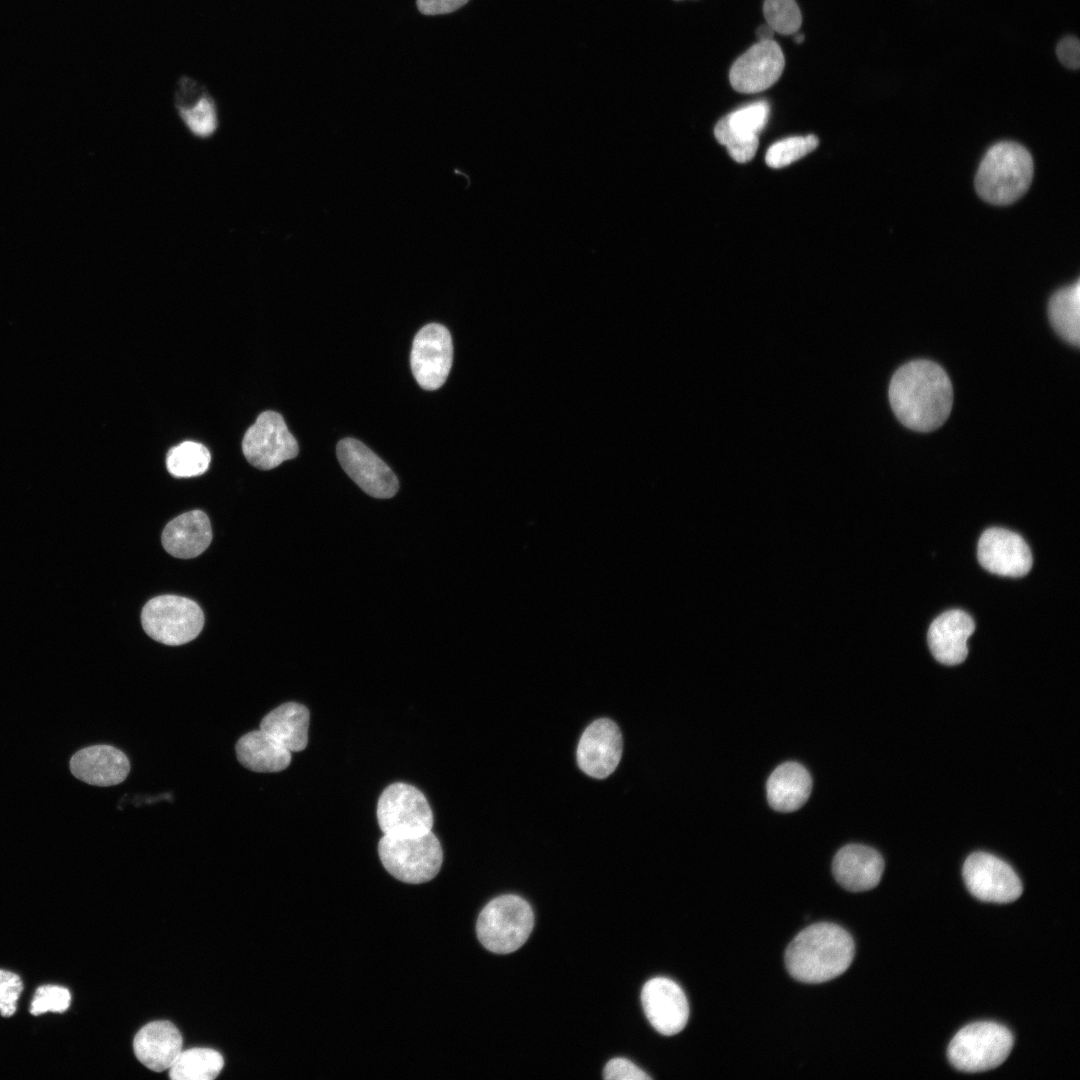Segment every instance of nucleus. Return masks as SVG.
<instances>
[{
  "label": "nucleus",
  "instance_id": "nucleus-18",
  "mask_svg": "<svg viewBox=\"0 0 1080 1080\" xmlns=\"http://www.w3.org/2000/svg\"><path fill=\"white\" fill-rule=\"evenodd\" d=\"M69 767L77 779L101 787L120 784L130 771L128 757L105 744L80 749L71 757Z\"/></svg>",
  "mask_w": 1080,
  "mask_h": 1080
},
{
  "label": "nucleus",
  "instance_id": "nucleus-32",
  "mask_svg": "<svg viewBox=\"0 0 1080 1080\" xmlns=\"http://www.w3.org/2000/svg\"><path fill=\"white\" fill-rule=\"evenodd\" d=\"M71 1003L70 991L62 986L43 985L37 988L31 1002L30 1013L34 1016L46 1012H65Z\"/></svg>",
  "mask_w": 1080,
  "mask_h": 1080
},
{
  "label": "nucleus",
  "instance_id": "nucleus-8",
  "mask_svg": "<svg viewBox=\"0 0 1080 1080\" xmlns=\"http://www.w3.org/2000/svg\"><path fill=\"white\" fill-rule=\"evenodd\" d=\"M376 813L384 835L417 836L432 831L433 813L426 797L407 783L387 786L378 799Z\"/></svg>",
  "mask_w": 1080,
  "mask_h": 1080
},
{
  "label": "nucleus",
  "instance_id": "nucleus-33",
  "mask_svg": "<svg viewBox=\"0 0 1080 1080\" xmlns=\"http://www.w3.org/2000/svg\"><path fill=\"white\" fill-rule=\"evenodd\" d=\"M22 990L23 983L17 974L0 969V1013L3 1017L16 1012Z\"/></svg>",
  "mask_w": 1080,
  "mask_h": 1080
},
{
  "label": "nucleus",
  "instance_id": "nucleus-25",
  "mask_svg": "<svg viewBox=\"0 0 1080 1080\" xmlns=\"http://www.w3.org/2000/svg\"><path fill=\"white\" fill-rule=\"evenodd\" d=\"M310 713L296 702L283 703L264 716L260 729L284 745L290 752H299L308 744Z\"/></svg>",
  "mask_w": 1080,
  "mask_h": 1080
},
{
  "label": "nucleus",
  "instance_id": "nucleus-31",
  "mask_svg": "<svg viewBox=\"0 0 1080 1080\" xmlns=\"http://www.w3.org/2000/svg\"><path fill=\"white\" fill-rule=\"evenodd\" d=\"M763 14L766 24L779 34L792 35L801 27L802 15L795 0H765Z\"/></svg>",
  "mask_w": 1080,
  "mask_h": 1080
},
{
  "label": "nucleus",
  "instance_id": "nucleus-15",
  "mask_svg": "<svg viewBox=\"0 0 1080 1080\" xmlns=\"http://www.w3.org/2000/svg\"><path fill=\"white\" fill-rule=\"evenodd\" d=\"M977 557L983 568L1001 576H1024L1033 564L1025 540L1019 534L999 527L983 532L978 541Z\"/></svg>",
  "mask_w": 1080,
  "mask_h": 1080
},
{
  "label": "nucleus",
  "instance_id": "nucleus-14",
  "mask_svg": "<svg viewBox=\"0 0 1080 1080\" xmlns=\"http://www.w3.org/2000/svg\"><path fill=\"white\" fill-rule=\"evenodd\" d=\"M785 66L783 52L774 40L759 41L742 54L730 68L729 80L740 93H758L780 78Z\"/></svg>",
  "mask_w": 1080,
  "mask_h": 1080
},
{
  "label": "nucleus",
  "instance_id": "nucleus-9",
  "mask_svg": "<svg viewBox=\"0 0 1080 1080\" xmlns=\"http://www.w3.org/2000/svg\"><path fill=\"white\" fill-rule=\"evenodd\" d=\"M242 450L247 461L261 470H270L297 456L299 447L283 417L275 411L261 413L246 431Z\"/></svg>",
  "mask_w": 1080,
  "mask_h": 1080
},
{
  "label": "nucleus",
  "instance_id": "nucleus-1",
  "mask_svg": "<svg viewBox=\"0 0 1080 1080\" xmlns=\"http://www.w3.org/2000/svg\"><path fill=\"white\" fill-rule=\"evenodd\" d=\"M889 400L898 420L907 428L929 432L948 418L953 389L944 369L930 360H914L892 376Z\"/></svg>",
  "mask_w": 1080,
  "mask_h": 1080
},
{
  "label": "nucleus",
  "instance_id": "nucleus-5",
  "mask_svg": "<svg viewBox=\"0 0 1080 1080\" xmlns=\"http://www.w3.org/2000/svg\"><path fill=\"white\" fill-rule=\"evenodd\" d=\"M378 854L393 877L409 884L432 880L443 861L441 844L432 831L417 836L383 835Z\"/></svg>",
  "mask_w": 1080,
  "mask_h": 1080
},
{
  "label": "nucleus",
  "instance_id": "nucleus-38",
  "mask_svg": "<svg viewBox=\"0 0 1080 1080\" xmlns=\"http://www.w3.org/2000/svg\"><path fill=\"white\" fill-rule=\"evenodd\" d=\"M794 40H795L796 43H802L803 40H804V35L800 34V33H797Z\"/></svg>",
  "mask_w": 1080,
  "mask_h": 1080
},
{
  "label": "nucleus",
  "instance_id": "nucleus-29",
  "mask_svg": "<svg viewBox=\"0 0 1080 1080\" xmlns=\"http://www.w3.org/2000/svg\"><path fill=\"white\" fill-rule=\"evenodd\" d=\"M210 453L201 443L185 441L167 453L166 466L175 477L187 478L203 474L209 467Z\"/></svg>",
  "mask_w": 1080,
  "mask_h": 1080
},
{
  "label": "nucleus",
  "instance_id": "nucleus-13",
  "mask_svg": "<svg viewBox=\"0 0 1080 1080\" xmlns=\"http://www.w3.org/2000/svg\"><path fill=\"white\" fill-rule=\"evenodd\" d=\"M769 112L765 101L741 107L718 121L714 128L715 138L736 162H748L755 156L758 134L765 127Z\"/></svg>",
  "mask_w": 1080,
  "mask_h": 1080
},
{
  "label": "nucleus",
  "instance_id": "nucleus-34",
  "mask_svg": "<svg viewBox=\"0 0 1080 1080\" xmlns=\"http://www.w3.org/2000/svg\"><path fill=\"white\" fill-rule=\"evenodd\" d=\"M603 1077L608 1080H649L651 1079L643 1070L624 1058L610 1060L603 1071Z\"/></svg>",
  "mask_w": 1080,
  "mask_h": 1080
},
{
  "label": "nucleus",
  "instance_id": "nucleus-4",
  "mask_svg": "<svg viewBox=\"0 0 1080 1080\" xmlns=\"http://www.w3.org/2000/svg\"><path fill=\"white\" fill-rule=\"evenodd\" d=\"M534 926L531 906L517 895H502L491 900L480 912L476 931L481 944L489 951L507 954L519 949Z\"/></svg>",
  "mask_w": 1080,
  "mask_h": 1080
},
{
  "label": "nucleus",
  "instance_id": "nucleus-19",
  "mask_svg": "<svg viewBox=\"0 0 1080 1080\" xmlns=\"http://www.w3.org/2000/svg\"><path fill=\"white\" fill-rule=\"evenodd\" d=\"M975 622L965 611L948 610L933 620L928 630V645L934 658L945 665L962 663L968 655L967 640Z\"/></svg>",
  "mask_w": 1080,
  "mask_h": 1080
},
{
  "label": "nucleus",
  "instance_id": "nucleus-17",
  "mask_svg": "<svg viewBox=\"0 0 1080 1080\" xmlns=\"http://www.w3.org/2000/svg\"><path fill=\"white\" fill-rule=\"evenodd\" d=\"M622 746L618 726L609 719H598L586 728L580 738L577 748L578 765L589 776L605 778L617 767Z\"/></svg>",
  "mask_w": 1080,
  "mask_h": 1080
},
{
  "label": "nucleus",
  "instance_id": "nucleus-26",
  "mask_svg": "<svg viewBox=\"0 0 1080 1080\" xmlns=\"http://www.w3.org/2000/svg\"><path fill=\"white\" fill-rule=\"evenodd\" d=\"M176 108L192 136L207 139L216 133V104L204 90L183 83L176 96Z\"/></svg>",
  "mask_w": 1080,
  "mask_h": 1080
},
{
  "label": "nucleus",
  "instance_id": "nucleus-7",
  "mask_svg": "<svg viewBox=\"0 0 1080 1080\" xmlns=\"http://www.w3.org/2000/svg\"><path fill=\"white\" fill-rule=\"evenodd\" d=\"M141 622L152 639L176 646L188 643L199 635L204 625V614L191 599L161 595L145 604Z\"/></svg>",
  "mask_w": 1080,
  "mask_h": 1080
},
{
  "label": "nucleus",
  "instance_id": "nucleus-3",
  "mask_svg": "<svg viewBox=\"0 0 1080 1080\" xmlns=\"http://www.w3.org/2000/svg\"><path fill=\"white\" fill-rule=\"evenodd\" d=\"M1033 170L1032 157L1025 147L1011 141L996 143L979 165L976 191L990 204H1011L1029 188Z\"/></svg>",
  "mask_w": 1080,
  "mask_h": 1080
},
{
  "label": "nucleus",
  "instance_id": "nucleus-21",
  "mask_svg": "<svg viewBox=\"0 0 1080 1080\" xmlns=\"http://www.w3.org/2000/svg\"><path fill=\"white\" fill-rule=\"evenodd\" d=\"M183 1039L169 1021H154L136 1034L133 1049L137 1059L155 1072L169 1069L182 1052Z\"/></svg>",
  "mask_w": 1080,
  "mask_h": 1080
},
{
  "label": "nucleus",
  "instance_id": "nucleus-11",
  "mask_svg": "<svg viewBox=\"0 0 1080 1080\" xmlns=\"http://www.w3.org/2000/svg\"><path fill=\"white\" fill-rule=\"evenodd\" d=\"M453 359L450 332L438 323L422 327L414 337L410 365L414 378L425 390L440 388L446 381Z\"/></svg>",
  "mask_w": 1080,
  "mask_h": 1080
},
{
  "label": "nucleus",
  "instance_id": "nucleus-2",
  "mask_svg": "<svg viewBox=\"0 0 1080 1080\" xmlns=\"http://www.w3.org/2000/svg\"><path fill=\"white\" fill-rule=\"evenodd\" d=\"M855 953L854 941L833 923L812 924L788 945L785 965L789 974L804 983H822L844 973Z\"/></svg>",
  "mask_w": 1080,
  "mask_h": 1080
},
{
  "label": "nucleus",
  "instance_id": "nucleus-36",
  "mask_svg": "<svg viewBox=\"0 0 1080 1080\" xmlns=\"http://www.w3.org/2000/svg\"><path fill=\"white\" fill-rule=\"evenodd\" d=\"M467 2L468 0H417V6L425 15H437L453 12Z\"/></svg>",
  "mask_w": 1080,
  "mask_h": 1080
},
{
  "label": "nucleus",
  "instance_id": "nucleus-28",
  "mask_svg": "<svg viewBox=\"0 0 1080 1080\" xmlns=\"http://www.w3.org/2000/svg\"><path fill=\"white\" fill-rule=\"evenodd\" d=\"M224 1065L222 1055L209 1048L182 1050L168 1069L173 1080H212Z\"/></svg>",
  "mask_w": 1080,
  "mask_h": 1080
},
{
  "label": "nucleus",
  "instance_id": "nucleus-6",
  "mask_svg": "<svg viewBox=\"0 0 1080 1080\" xmlns=\"http://www.w3.org/2000/svg\"><path fill=\"white\" fill-rule=\"evenodd\" d=\"M1014 1043L1011 1032L995 1022H976L960 1029L948 1045L947 1056L957 1070L976 1073L1000 1066Z\"/></svg>",
  "mask_w": 1080,
  "mask_h": 1080
},
{
  "label": "nucleus",
  "instance_id": "nucleus-20",
  "mask_svg": "<svg viewBox=\"0 0 1080 1080\" xmlns=\"http://www.w3.org/2000/svg\"><path fill=\"white\" fill-rule=\"evenodd\" d=\"M832 871L836 881L846 890L862 892L876 887L884 871V860L875 849L849 844L835 855Z\"/></svg>",
  "mask_w": 1080,
  "mask_h": 1080
},
{
  "label": "nucleus",
  "instance_id": "nucleus-12",
  "mask_svg": "<svg viewBox=\"0 0 1080 1080\" xmlns=\"http://www.w3.org/2000/svg\"><path fill=\"white\" fill-rule=\"evenodd\" d=\"M337 458L347 475L368 495L386 499L399 488L394 472L359 440L345 438L338 442Z\"/></svg>",
  "mask_w": 1080,
  "mask_h": 1080
},
{
  "label": "nucleus",
  "instance_id": "nucleus-37",
  "mask_svg": "<svg viewBox=\"0 0 1080 1080\" xmlns=\"http://www.w3.org/2000/svg\"><path fill=\"white\" fill-rule=\"evenodd\" d=\"M757 37L759 41L772 40L774 31L767 24L762 25L757 29Z\"/></svg>",
  "mask_w": 1080,
  "mask_h": 1080
},
{
  "label": "nucleus",
  "instance_id": "nucleus-30",
  "mask_svg": "<svg viewBox=\"0 0 1080 1080\" xmlns=\"http://www.w3.org/2000/svg\"><path fill=\"white\" fill-rule=\"evenodd\" d=\"M815 135L794 136L771 145L765 156L766 164L772 168L785 167L804 157L818 146Z\"/></svg>",
  "mask_w": 1080,
  "mask_h": 1080
},
{
  "label": "nucleus",
  "instance_id": "nucleus-23",
  "mask_svg": "<svg viewBox=\"0 0 1080 1080\" xmlns=\"http://www.w3.org/2000/svg\"><path fill=\"white\" fill-rule=\"evenodd\" d=\"M811 790V776L806 768L797 762L779 765L767 781L768 802L779 812L788 813L801 808L808 800Z\"/></svg>",
  "mask_w": 1080,
  "mask_h": 1080
},
{
  "label": "nucleus",
  "instance_id": "nucleus-10",
  "mask_svg": "<svg viewBox=\"0 0 1080 1080\" xmlns=\"http://www.w3.org/2000/svg\"><path fill=\"white\" fill-rule=\"evenodd\" d=\"M962 875L968 891L981 901L1010 903L1017 900L1023 891L1013 868L986 852L969 855L964 862Z\"/></svg>",
  "mask_w": 1080,
  "mask_h": 1080
},
{
  "label": "nucleus",
  "instance_id": "nucleus-27",
  "mask_svg": "<svg viewBox=\"0 0 1080 1080\" xmlns=\"http://www.w3.org/2000/svg\"><path fill=\"white\" fill-rule=\"evenodd\" d=\"M1050 322L1055 331L1068 343L1080 344V283L1063 287L1050 298Z\"/></svg>",
  "mask_w": 1080,
  "mask_h": 1080
},
{
  "label": "nucleus",
  "instance_id": "nucleus-24",
  "mask_svg": "<svg viewBox=\"0 0 1080 1080\" xmlns=\"http://www.w3.org/2000/svg\"><path fill=\"white\" fill-rule=\"evenodd\" d=\"M235 751L238 761L254 772H279L286 769L291 762V752L261 729L241 736Z\"/></svg>",
  "mask_w": 1080,
  "mask_h": 1080
},
{
  "label": "nucleus",
  "instance_id": "nucleus-22",
  "mask_svg": "<svg viewBox=\"0 0 1080 1080\" xmlns=\"http://www.w3.org/2000/svg\"><path fill=\"white\" fill-rule=\"evenodd\" d=\"M161 540L164 549L174 557H197L211 543L210 521L200 510L183 513L165 526Z\"/></svg>",
  "mask_w": 1080,
  "mask_h": 1080
},
{
  "label": "nucleus",
  "instance_id": "nucleus-16",
  "mask_svg": "<svg viewBox=\"0 0 1080 1080\" xmlns=\"http://www.w3.org/2000/svg\"><path fill=\"white\" fill-rule=\"evenodd\" d=\"M645 1015L659 1033L671 1036L686 1026L689 1005L681 987L674 981L656 977L645 983L641 992Z\"/></svg>",
  "mask_w": 1080,
  "mask_h": 1080
},
{
  "label": "nucleus",
  "instance_id": "nucleus-35",
  "mask_svg": "<svg viewBox=\"0 0 1080 1080\" xmlns=\"http://www.w3.org/2000/svg\"><path fill=\"white\" fill-rule=\"evenodd\" d=\"M1056 55L1062 65L1077 70L1080 66V43L1078 38L1069 35L1061 39L1056 47Z\"/></svg>",
  "mask_w": 1080,
  "mask_h": 1080
}]
</instances>
